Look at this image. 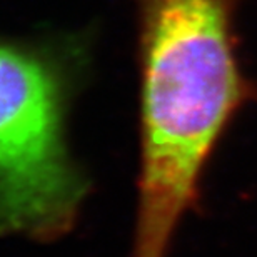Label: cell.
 <instances>
[{"label":"cell","instance_id":"cell-1","mask_svg":"<svg viewBox=\"0 0 257 257\" xmlns=\"http://www.w3.org/2000/svg\"><path fill=\"white\" fill-rule=\"evenodd\" d=\"M142 166L132 257H166L204 167L257 87L234 47L235 0H139Z\"/></svg>","mask_w":257,"mask_h":257},{"label":"cell","instance_id":"cell-2","mask_svg":"<svg viewBox=\"0 0 257 257\" xmlns=\"http://www.w3.org/2000/svg\"><path fill=\"white\" fill-rule=\"evenodd\" d=\"M64 72L42 49L0 40V234L52 240L85 186L64 139Z\"/></svg>","mask_w":257,"mask_h":257}]
</instances>
